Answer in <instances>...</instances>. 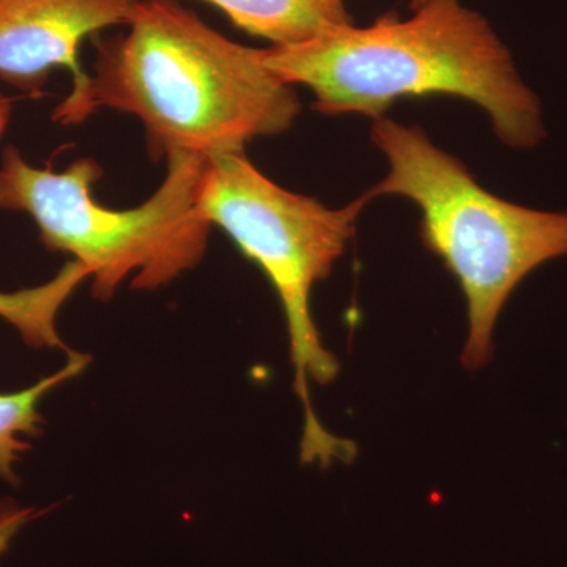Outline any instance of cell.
Segmentation results:
<instances>
[{"instance_id":"cell-1","label":"cell","mask_w":567,"mask_h":567,"mask_svg":"<svg viewBox=\"0 0 567 567\" xmlns=\"http://www.w3.org/2000/svg\"><path fill=\"white\" fill-rule=\"evenodd\" d=\"M126 28L96 44L87 85L55 107V122L78 125L110 107L140 118L158 158H212L287 132L300 115L293 85L264 65L260 50L227 39L178 0H140Z\"/></svg>"},{"instance_id":"cell-2","label":"cell","mask_w":567,"mask_h":567,"mask_svg":"<svg viewBox=\"0 0 567 567\" xmlns=\"http://www.w3.org/2000/svg\"><path fill=\"white\" fill-rule=\"evenodd\" d=\"M275 76L315 93L320 114L385 117L399 100L450 95L480 106L513 148L546 137L543 107L486 18L461 0H432L293 47L260 50Z\"/></svg>"},{"instance_id":"cell-3","label":"cell","mask_w":567,"mask_h":567,"mask_svg":"<svg viewBox=\"0 0 567 567\" xmlns=\"http://www.w3.org/2000/svg\"><path fill=\"white\" fill-rule=\"evenodd\" d=\"M371 141L385 155L388 173L363 197L401 196L420 208L421 240L464 293L462 364L483 368L511 293L537 267L567 256V212L535 210L488 193L420 126L375 118Z\"/></svg>"},{"instance_id":"cell-4","label":"cell","mask_w":567,"mask_h":567,"mask_svg":"<svg viewBox=\"0 0 567 567\" xmlns=\"http://www.w3.org/2000/svg\"><path fill=\"white\" fill-rule=\"evenodd\" d=\"M363 196L342 208L282 188L260 173L244 153L205 159L196 189L199 215L224 230L274 286L289 333L295 391L303 406L301 461L328 466L350 464L357 446L338 439L320 423L309 382L328 385L339 374V361L328 352L311 315V292L330 276L336 260L352 240Z\"/></svg>"},{"instance_id":"cell-5","label":"cell","mask_w":567,"mask_h":567,"mask_svg":"<svg viewBox=\"0 0 567 567\" xmlns=\"http://www.w3.org/2000/svg\"><path fill=\"white\" fill-rule=\"evenodd\" d=\"M204 156H167V175L140 207L111 210L92 196L102 167L93 159L71 163L62 173L32 166L14 147L0 162V208L31 216L40 240L69 252L91 271L96 298L110 300L122 282L155 290L196 267L212 224L199 215L196 189Z\"/></svg>"},{"instance_id":"cell-6","label":"cell","mask_w":567,"mask_h":567,"mask_svg":"<svg viewBox=\"0 0 567 567\" xmlns=\"http://www.w3.org/2000/svg\"><path fill=\"white\" fill-rule=\"evenodd\" d=\"M140 0H0V76L39 87L55 66L73 74L78 96L89 74L80 65L84 39L125 24Z\"/></svg>"},{"instance_id":"cell-7","label":"cell","mask_w":567,"mask_h":567,"mask_svg":"<svg viewBox=\"0 0 567 567\" xmlns=\"http://www.w3.org/2000/svg\"><path fill=\"white\" fill-rule=\"evenodd\" d=\"M218 7L237 28L293 47L339 28L354 24L346 0H204Z\"/></svg>"},{"instance_id":"cell-8","label":"cell","mask_w":567,"mask_h":567,"mask_svg":"<svg viewBox=\"0 0 567 567\" xmlns=\"http://www.w3.org/2000/svg\"><path fill=\"white\" fill-rule=\"evenodd\" d=\"M91 271L71 260L51 281L18 292H0V319L20 333L25 344L35 349H63L58 333L62 306Z\"/></svg>"},{"instance_id":"cell-9","label":"cell","mask_w":567,"mask_h":567,"mask_svg":"<svg viewBox=\"0 0 567 567\" xmlns=\"http://www.w3.org/2000/svg\"><path fill=\"white\" fill-rule=\"evenodd\" d=\"M89 358L70 353L65 365L52 375L44 377L35 385L18 393L0 394V477L7 483H17L14 466L21 454L29 450L24 436L40 432V402L55 386L74 379L87 368Z\"/></svg>"},{"instance_id":"cell-10","label":"cell","mask_w":567,"mask_h":567,"mask_svg":"<svg viewBox=\"0 0 567 567\" xmlns=\"http://www.w3.org/2000/svg\"><path fill=\"white\" fill-rule=\"evenodd\" d=\"M48 509H37L33 506H21L11 499L0 502V557L9 550L14 537L20 535L22 528L33 520L44 516Z\"/></svg>"},{"instance_id":"cell-11","label":"cell","mask_w":567,"mask_h":567,"mask_svg":"<svg viewBox=\"0 0 567 567\" xmlns=\"http://www.w3.org/2000/svg\"><path fill=\"white\" fill-rule=\"evenodd\" d=\"M11 111H13V99L0 93V137L6 133L7 126H9Z\"/></svg>"},{"instance_id":"cell-12","label":"cell","mask_w":567,"mask_h":567,"mask_svg":"<svg viewBox=\"0 0 567 567\" xmlns=\"http://www.w3.org/2000/svg\"><path fill=\"white\" fill-rule=\"evenodd\" d=\"M429 2H432V0H410V10L421 9V7L427 6Z\"/></svg>"}]
</instances>
